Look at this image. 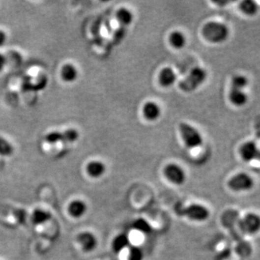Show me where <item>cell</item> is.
<instances>
[{
  "mask_svg": "<svg viewBox=\"0 0 260 260\" xmlns=\"http://www.w3.org/2000/svg\"><path fill=\"white\" fill-rule=\"evenodd\" d=\"M202 35L209 42L221 44L229 38V29L226 25L221 23H207L203 27Z\"/></svg>",
  "mask_w": 260,
  "mask_h": 260,
  "instance_id": "obj_1",
  "label": "cell"
},
{
  "mask_svg": "<svg viewBox=\"0 0 260 260\" xmlns=\"http://www.w3.org/2000/svg\"><path fill=\"white\" fill-rule=\"evenodd\" d=\"M207 72L201 67H195L188 76L179 83V88L185 93H192L205 81Z\"/></svg>",
  "mask_w": 260,
  "mask_h": 260,
  "instance_id": "obj_2",
  "label": "cell"
},
{
  "mask_svg": "<svg viewBox=\"0 0 260 260\" xmlns=\"http://www.w3.org/2000/svg\"><path fill=\"white\" fill-rule=\"evenodd\" d=\"M179 130L183 141L189 149L198 148L202 144V138L199 131L187 123L179 124Z\"/></svg>",
  "mask_w": 260,
  "mask_h": 260,
  "instance_id": "obj_3",
  "label": "cell"
},
{
  "mask_svg": "<svg viewBox=\"0 0 260 260\" xmlns=\"http://www.w3.org/2000/svg\"><path fill=\"white\" fill-rule=\"evenodd\" d=\"M181 215L197 222L205 221L210 216V211L205 206L201 204H192L180 210Z\"/></svg>",
  "mask_w": 260,
  "mask_h": 260,
  "instance_id": "obj_4",
  "label": "cell"
},
{
  "mask_svg": "<svg viewBox=\"0 0 260 260\" xmlns=\"http://www.w3.org/2000/svg\"><path fill=\"white\" fill-rule=\"evenodd\" d=\"M238 227L244 234H256L260 231V215L252 213L247 214L240 220Z\"/></svg>",
  "mask_w": 260,
  "mask_h": 260,
  "instance_id": "obj_5",
  "label": "cell"
},
{
  "mask_svg": "<svg viewBox=\"0 0 260 260\" xmlns=\"http://www.w3.org/2000/svg\"><path fill=\"white\" fill-rule=\"evenodd\" d=\"M228 185L234 192L250 190L254 187L253 178L245 173H238L229 180Z\"/></svg>",
  "mask_w": 260,
  "mask_h": 260,
  "instance_id": "obj_6",
  "label": "cell"
},
{
  "mask_svg": "<svg viewBox=\"0 0 260 260\" xmlns=\"http://www.w3.org/2000/svg\"><path fill=\"white\" fill-rule=\"evenodd\" d=\"M164 174L171 182L176 185H181L186 181V173L184 169L177 164H171L166 166Z\"/></svg>",
  "mask_w": 260,
  "mask_h": 260,
  "instance_id": "obj_7",
  "label": "cell"
},
{
  "mask_svg": "<svg viewBox=\"0 0 260 260\" xmlns=\"http://www.w3.org/2000/svg\"><path fill=\"white\" fill-rule=\"evenodd\" d=\"M77 241L85 252H93L98 245V239L91 232H82L77 236Z\"/></svg>",
  "mask_w": 260,
  "mask_h": 260,
  "instance_id": "obj_8",
  "label": "cell"
},
{
  "mask_svg": "<svg viewBox=\"0 0 260 260\" xmlns=\"http://www.w3.org/2000/svg\"><path fill=\"white\" fill-rule=\"evenodd\" d=\"M240 155L244 161L250 162L254 160H259L260 150L256 143L247 142L241 145Z\"/></svg>",
  "mask_w": 260,
  "mask_h": 260,
  "instance_id": "obj_9",
  "label": "cell"
},
{
  "mask_svg": "<svg viewBox=\"0 0 260 260\" xmlns=\"http://www.w3.org/2000/svg\"><path fill=\"white\" fill-rule=\"evenodd\" d=\"M143 115L149 121H155L161 115V108L153 101H149L144 104L143 109Z\"/></svg>",
  "mask_w": 260,
  "mask_h": 260,
  "instance_id": "obj_10",
  "label": "cell"
},
{
  "mask_svg": "<svg viewBox=\"0 0 260 260\" xmlns=\"http://www.w3.org/2000/svg\"><path fill=\"white\" fill-rule=\"evenodd\" d=\"M87 204L81 200H75L68 205V213L75 218H82L87 212Z\"/></svg>",
  "mask_w": 260,
  "mask_h": 260,
  "instance_id": "obj_11",
  "label": "cell"
},
{
  "mask_svg": "<svg viewBox=\"0 0 260 260\" xmlns=\"http://www.w3.org/2000/svg\"><path fill=\"white\" fill-rule=\"evenodd\" d=\"M87 174L91 176L92 178H97L101 177L105 173L107 168L105 164H103L101 161H91L87 164Z\"/></svg>",
  "mask_w": 260,
  "mask_h": 260,
  "instance_id": "obj_12",
  "label": "cell"
},
{
  "mask_svg": "<svg viewBox=\"0 0 260 260\" xmlns=\"http://www.w3.org/2000/svg\"><path fill=\"white\" fill-rule=\"evenodd\" d=\"M176 81V75L170 67L163 69L159 75V83L164 87L173 86Z\"/></svg>",
  "mask_w": 260,
  "mask_h": 260,
  "instance_id": "obj_13",
  "label": "cell"
},
{
  "mask_svg": "<svg viewBox=\"0 0 260 260\" xmlns=\"http://www.w3.org/2000/svg\"><path fill=\"white\" fill-rule=\"evenodd\" d=\"M229 100L236 107H243L248 101V96L244 90L231 88L229 93Z\"/></svg>",
  "mask_w": 260,
  "mask_h": 260,
  "instance_id": "obj_14",
  "label": "cell"
},
{
  "mask_svg": "<svg viewBox=\"0 0 260 260\" xmlns=\"http://www.w3.org/2000/svg\"><path fill=\"white\" fill-rule=\"evenodd\" d=\"M130 240L125 233H121L114 238L112 241V249L115 253H120L124 249L130 247Z\"/></svg>",
  "mask_w": 260,
  "mask_h": 260,
  "instance_id": "obj_15",
  "label": "cell"
},
{
  "mask_svg": "<svg viewBox=\"0 0 260 260\" xmlns=\"http://www.w3.org/2000/svg\"><path fill=\"white\" fill-rule=\"evenodd\" d=\"M52 215L50 212L42 209H36L32 214L31 220L33 224L42 225L50 221Z\"/></svg>",
  "mask_w": 260,
  "mask_h": 260,
  "instance_id": "obj_16",
  "label": "cell"
},
{
  "mask_svg": "<svg viewBox=\"0 0 260 260\" xmlns=\"http://www.w3.org/2000/svg\"><path fill=\"white\" fill-rule=\"evenodd\" d=\"M61 75L65 82L72 83L76 81L78 78V71L75 66L72 64H66L61 70Z\"/></svg>",
  "mask_w": 260,
  "mask_h": 260,
  "instance_id": "obj_17",
  "label": "cell"
},
{
  "mask_svg": "<svg viewBox=\"0 0 260 260\" xmlns=\"http://www.w3.org/2000/svg\"><path fill=\"white\" fill-rule=\"evenodd\" d=\"M116 18L120 24L127 26L132 24L133 21V14L127 8H121L116 13Z\"/></svg>",
  "mask_w": 260,
  "mask_h": 260,
  "instance_id": "obj_18",
  "label": "cell"
},
{
  "mask_svg": "<svg viewBox=\"0 0 260 260\" xmlns=\"http://www.w3.org/2000/svg\"><path fill=\"white\" fill-rule=\"evenodd\" d=\"M240 9L245 15L249 16H254L259 10V7L255 1L252 0H246L240 4Z\"/></svg>",
  "mask_w": 260,
  "mask_h": 260,
  "instance_id": "obj_19",
  "label": "cell"
},
{
  "mask_svg": "<svg viewBox=\"0 0 260 260\" xmlns=\"http://www.w3.org/2000/svg\"><path fill=\"white\" fill-rule=\"evenodd\" d=\"M132 228L137 231L141 232L144 234H148L152 231L151 225L144 218H138L132 225Z\"/></svg>",
  "mask_w": 260,
  "mask_h": 260,
  "instance_id": "obj_20",
  "label": "cell"
},
{
  "mask_svg": "<svg viewBox=\"0 0 260 260\" xmlns=\"http://www.w3.org/2000/svg\"><path fill=\"white\" fill-rule=\"evenodd\" d=\"M169 41L172 47L176 49H181L186 44V37L181 32L174 31L169 37Z\"/></svg>",
  "mask_w": 260,
  "mask_h": 260,
  "instance_id": "obj_21",
  "label": "cell"
},
{
  "mask_svg": "<svg viewBox=\"0 0 260 260\" xmlns=\"http://www.w3.org/2000/svg\"><path fill=\"white\" fill-rule=\"evenodd\" d=\"M14 153V147L7 139L0 137V155L2 156H10Z\"/></svg>",
  "mask_w": 260,
  "mask_h": 260,
  "instance_id": "obj_22",
  "label": "cell"
},
{
  "mask_svg": "<svg viewBox=\"0 0 260 260\" xmlns=\"http://www.w3.org/2000/svg\"><path fill=\"white\" fill-rule=\"evenodd\" d=\"M248 80L245 76L236 75V76L233 77V79H232L231 88L244 90V89L248 86Z\"/></svg>",
  "mask_w": 260,
  "mask_h": 260,
  "instance_id": "obj_23",
  "label": "cell"
},
{
  "mask_svg": "<svg viewBox=\"0 0 260 260\" xmlns=\"http://www.w3.org/2000/svg\"><path fill=\"white\" fill-rule=\"evenodd\" d=\"M79 132L74 129L66 130L62 132V141L64 143H75L79 138Z\"/></svg>",
  "mask_w": 260,
  "mask_h": 260,
  "instance_id": "obj_24",
  "label": "cell"
},
{
  "mask_svg": "<svg viewBox=\"0 0 260 260\" xmlns=\"http://www.w3.org/2000/svg\"><path fill=\"white\" fill-rule=\"evenodd\" d=\"M144 258V255L142 249L138 247H130L129 251L128 260H143Z\"/></svg>",
  "mask_w": 260,
  "mask_h": 260,
  "instance_id": "obj_25",
  "label": "cell"
},
{
  "mask_svg": "<svg viewBox=\"0 0 260 260\" xmlns=\"http://www.w3.org/2000/svg\"><path fill=\"white\" fill-rule=\"evenodd\" d=\"M45 139L49 144H56L62 141V133L59 132H50L46 136Z\"/></svg>",
  "mask_w": 260,
  "mask_h": 260,
  "instance_id": "obj_26",
  "label": "cell"
},
{
  "mask_svg": "<svg viewBox=\"0 0 260 260\" xmlns=\"http://www.w3.org/2000/svg\"><path fill=\"white\" fill-rule=\"evenodd\" d=\"M6 64H7V58L4 55L0 54V72L2 71Z\"/></svg>",
  "mask_w": 260,
  "mask_h": 260,
  "instance_id": "obj_27",
  "label": "cell"
},
{
  "mask_svg": "<svg viewBox=\"0 0 260 260\" xmlns=\"http://www.w3.org/2000/svg\"><path fill=\"white\" fill-rule=\"evenodd\" d=\"M7 41V35L2 30H0V47H2Z\"/></svg>",
  "mask_w": 260,
  "mask_h": 260,
  "instance_id": "obj_28",
  "label": "cell"
},
{
  "mask_svg": "<svg viewBox=\"0 0 260 260\" xmlns=\"http://www.w3.org/2000/svg\"><path fill=\"white\" fill-rule=\"evenodd\" d=\"M259 160H260V158H259Z\"/></svg>",
  "mask_w": 260,
  "mask_h": 260,
  "instance_id": "obj_29",
  "label": "cell"
}]
</instances>
